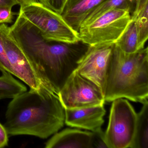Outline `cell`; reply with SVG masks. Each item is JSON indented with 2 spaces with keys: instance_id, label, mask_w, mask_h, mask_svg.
Here are the masks:
<instances>
[{
  "instance_id": "cell-2",
  "label": "cell",
  "mask_w": 148,
  "mask_h": 148,
  "mask_svg": "<svg viewBox=\"0 0 148 148\" xmlns=\"http://www.w3.org/2000/svg\"><path fill=\"white\" fill-rule=\"evenodd\" d=\"M65 118V109L58 96L43 86L12 98L4 126L10 136L29 135L45 139L64 126Z\"/></svg>"
},
{
  "instance_id": "cell-15",
  "label": "cell",
  "mask_w": 148,
  "mask_h": 148,
  "mask_svg": "<svg viewBox=\"0 0 148 148\" xmlns=\"http://www.w3.org/2000/svg\"><path fill=\"white\" fill-rule=\"evenodd\" d=\"M0 76V99L13 98L27 91V88L8 72Z\"/></svg>"
},
{
  "instance_id": "cell-16",
  "label": "cell",
  "mask_w": 148,
  "mask_h": 148,
  "mask_svg": "<svg viewBox=\"0 0 148 148\" xmlns=\"http://www.w3.org/2000/svg\"><path fill=\"white\" fill-rule=\"evenodd\" d=\"M115 44L126 53H134L141 50L138 32L133 21H131L126 30Z\"/></svg>"
},
{
  "instance_id": "cell-19",
  "label": "cell",
  "mask_w": 148,
  "mask_h": 148,
  "mask_svg": "<svg viewBox=\"0 0 148 148\" xmlns=\"http://www.w3.org/2000/svg\"><path fill=\"white\" fill-rule=\"evenodd\" d=\"M68 0H39L48 8L61 14Z\"/></svg>"
},
{
  "instance_id": "cell-6",
  "label": "cell",
  "mask_w": 148,
  "mask_h": 148,
  "mask_svg": "<svg viewBox=\"0 0 148 148\" xmlns=\"http://www.w3.org/2000/svg\"><path fill=\"white\" fill-rule=\"evenodd\" d=\"M137 113L127 99L112 101L109 123L104 132L108 148H131L135 137Z\"/></svg>"
},
{
  "instance_id": "cell-5",
  "label": "cell",
  "mask_w": 148,
  "mask_h": 148,
  "mask_svg": "<svg viewBox=\"0 0 148 148\" xmlns=\"http://www.w3.org/2000/svg\"><path fill=\"white\" fill-rule=\"evenodd\" d=\"M23 16L49 41L75 44L80 41L78 32L67 23L61 14L40 2L21 8Z\"/></svg>"
},
{
  "instance_id": "cell-22",
  "label": "cell",
  "mask_w": 148,
  "mask_h": 148,
  "mask_svg": "<svg viewBox=\"0 0 148 148\" xmlns=\"http://www.w3.org/2000/svg\"><path fill=\"white\" fill-rule=\"evenodd\" d=\"M8 135L4 125L0 123V148L8 145Z\"/></svg>"
},
{
  "instance_id": "cell-8",
  "label": "cell",
  "mask_w": 148,
  "mask_h": 148,
  "mask_svg": "<svg viewBox=\"0 0 148 148\" xmlns=\"http://www.w3.org/2000/svg\"><path fill=\"white\" fill-rule=\"evenodd\" d=\"M0 39L10 63L12 75L25 83L30 89L40 90L44 86L32 63L13 36L10 27L6 24L0 25Z\"/></svg>"
},
{
  "instance_id": "cell-14",
  "label": "cell",
  "mask_w": 148,
  "mask_h": 148,
  "mask_svg": "<svg viewBox=\"0 0 148 148\" xmlns=\"http://www.w3.org/2000/svg\"><path fill=\"white\" fill-rule=\"evenodd\" d=\"M137 113L135 137L131 148H148V102L143 103Z\"/></svg>"
},
{
  "instance_id": "cell-3",
  "label": "cell",
  "mask_w": 148,
  "mask_h": 148,
  "mask_svg": "<svg viewBox=\"0 0 148 148\" xmlns=\"http://www.w3.org/2000/svg\"><path fill=\"white\" fill-rule=\"evenodd\" d=\"M148 97V48L126 53L115 44L107 67L104 97L144 103Z\"/></svg>"
},
{
  "instance_id": "cell-18",
  "label": "cell",
  "mask_w": 148,
  "mask_h": 148,
  "mask_svg": "<svg viewBox=\"0 0 148 148\" xmlns=\"http://www.w3.org/2000/svg\"><path fill=\"white\" fill-rule=\"evenodd\" d=\"M12 7L8 6H0V25L11 24L13 22L14 16L18 13L12 11Z\"/></svg>"
},
{
  "instance_id": "cell-13",
  "label": "cell",
  "mask_w": 148,
  "mask_h": 148,
  "mask_svg": "<svg viewBox=\"0 0 148 148\" xmlns=\"http://www.w3.org/2000/svg\"><path fill=\"white\" fill-rule=\"evenodd\" d=\"M136 26L140 49L145 47L148 38V0H136L131 14Z\"/></svg>"
},
{
  "instance_id": "cell-4",
  "label": "cell",
  "mask_w": 148,
  "mask_h": 148,
  "mask_svg": "<svg viewBox=\"0 0 148 148\" xmlns=\"http://www.w3.org/2000/svg\"><path fill=\"white\" fill-rule=\"evenodd\" d=\"M131 13L128 8H114L81 25L78 31L80 41L88 46L115 44L131 21Z\"/></svg>"
},
{
  "instance_id": "cell-20",
  "label": "cell",
  "mask_w": 148,
  "mask_h": 148,
  "mask_svg": "<svg viewBox=\"0 0 148 148\" xmlns=\"http://www.w3.org/2000/svg\"><path fill=\"white\" fill-rule=\"evenodd\" d=\"M92 132V148H108L105 142L104 132L102 130V128Z\"/></svg>"
},
{
  "instance_id": "cell-9",
  "label": "cell",
  "mask_w": 148,
  "mask_h": 148,
  "mask_svg": "<svg viewBox=\"0 0 148 148\" xmlns=\"http://www.w3.org/2000/svg\"><path fill=\"white\" fill-rule=\"evenodd\" d=\"M114 45L88 46L76 70L80 76L97 86L103 95L107 67Z\"/></svg>"
},
{
  "instance_id": "cell-24",
  "label": "cell",
  "mask_w": 148,
  "mask_h": 148,
  "mask_svg": "<svg viewBox=\"0 0 148 148\" xmlns=\"http://www.w3.org/2000/svg\"><path fill=\"white\" fill-rule=\"evenodd\" d=\"M18 5V3L16 0H0V6H8L13 8Z\"/></svg>"
},
{
  "instance_id": "cell-10",
  "label": "cell",
  "mask_w": 148,
  "mask_h": 148,
  "mask_svg": "<svg viewBox=\"0 0 148 148\" xmlns=\"http://www.w3.org/2000/svg\"><path fill=\"white\" fill-rule=\"evenodd\" d=\"M106 112L104 105L65 109V123L71 127L96 131L102 128Z\"/></svg>"
},
{
  "instance_id": "cell-21",
  "label": "cell",
  "mask_w": 148,
  "mask_h": 148,
  "mask_svg": "<svg viewBox=\"0 0 148 148\" xmlns=\"http://www.w3.org/2000/svg\"><path fill=\"white\" fill-rule=\"evenodd\" d=\"M0 71L2 72H8L12 75V68L1 39H0Z\"/></svg>"
},
{
  "instance_id": "cell-1",
  "label": "cell",
  "mask_w": 148,
  "mask_h": 148,
  "mask_svg": "<svg viewBox=\"0 0 148 148\" xmlns=\"http://www.w3.org/2000/svg\"><path fill=\"white\" fill-rule=\"evenodd\" d=\"M10 30L44 87L57 94L77 69L88 45L49 41L19 11Z\"/></svg>"
},
{
  "instance_id": "cell-17",
  "label": "cell",
  "mask_w": 148,
  "mask_h": 148,
  "mask_svg": "<svg viewBox=\"0 0 148 148\" xmlns=\"http://www.w3.org/2000/svg\"><path fill=\"white\" fill-rule=\"evenodd\" d=\"M136 1V0H106L87 16L82 25L87 24L92 21L106 11L114 8H128L132 13L134 10Z\"/></svg>"
},
{
  "instance_id": "cell-23",
  "label": "cell",
  "mask_w": 148,
  "mask_h": 148,
  "mask_svg": "<svg viewBox=\"0 0 148 148\" xmlns=\"http://www.w3.org/2000/svg\"><path fill=\"white\" fill-rule=\"evenodd\" d=\"M21 8H25L38 2V0H16Z\"/></svg>"
},
{
  "instance_id": "cell-7",
  "label": "cell",
  "mask_w": 148,
  "mask_h": 148,
  "mask_svg": "<svg viewBox=\"0 0 148 148\" xmlns=\"http://www.w3.org/2000/svg\"><path fill=\"white\" fill-rule=\"evenodd\" d=\"M58 97L65 109L104 105L105 102L100 89L76 70L66 81Z\"/></svg>"
},
{
  "instance_id": "cell-12",
  "label": "cell",
  "mask_w": 148,
  "mask_h": 148,
  "mask_svg": "<svg viewBox=\"0 0 148 148\" xmlns=\"http://www.w3.org/2000/svg\"><path fill=\"white\" fill-rule=\"evenodd\" d=\"M106 0H68L61 15L73 29H79L88 15Z\"/></svg>"
},
{
  "instance_id": "cell-11",
  "label": "cell",
  "mask_w": 148,
  "mask_h": 148,
  "mask_svg": "<svg viewBox=\"0 0 148 148\" xmlns=\"http://www.w3.org/2000/svg\"><path fill=\"white\" fill-rule=\"evenodd\" d=\"M53 135L45 148H92V132L67 128Z\"/></svg>"
}]
</instances>
